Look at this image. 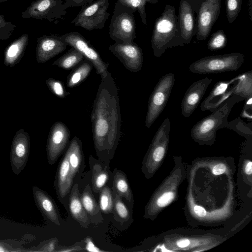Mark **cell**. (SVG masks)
I'll list each match as a JSON object with an SVG mask.
<instances>
[{"instance_id": "cell-1", "label": "cell", "mask_w": 252, "mask_h": 252, "mask_svg": "<svg viewBox=\"0 0 252 252\" xmlns=\"http://www.w3.org/2000/svg\"><path fill=\"white\" fill-rule=\"evenodd\" d=\"M118 89L109 72L101 80L91 114L94 147L98 158H113L122 135Z\"/></svg>"}, {"instance_id": "cell-2", "label": "cell", "mask_w": 252, "mask_h": 252, "mask_svg": "<svg viewBox=\"0 0 252 252\" xmlns=\"http://www.w3.org/2000/svg\"><path fill=\"white\" fill-rule=\"evenodd\" d=\"M184 45L175 7L166 4L155 23L151 38L154 55L159 57L167 48Z\"/></svg>"}, {"instance_id": "cell-3", "label": "cell", "mask_w": 252, "mask_h": 252, "mask_svg": "<svg viewBox=\"0 0 252 252\" xmlns=\"http://www.w3.org/2000/svg\"><path fill=\"white\" fill-rule=\"evenodd\" d=\"M245 99L237 95H233L226 99L210 115L199 121L192 127V137L201 142L213 140L218 130L228 127L227 119L233 106Z\"/></svg>"}, {"instance_id": "cell-4", "label": "cell", "mask_w": 252, "mask_h": 252, "mask_svg": "<svg viewBox=\"0 0 252 252\" xmlns=\"http://www.w3.org/2000/svg\"><path fill=\"white\" fill-rule=\"evenodd\" d=\"M134 11L116 2L110 20L109 34L117 43H132L136 37Z\"/></svg>"}, {"instance_id": "cell-5", "label": "cell", "mask_w": 252, "mask_h": 252, "mask_svg": "<svg viewBox=\"0 0 252 252\" xmlns=\"http://www.w3.org/2000/svg\"><path fill=\"white\" fill-rule=\"evenodd\" d=\"M244 56L239 52L203 57L189 66L190 72L198 74H215L236 71L244 63Z\"/></svg>"}, {"instance_id": "cell-6", "label": "cell", "mask_w": 252, "mask_h": 252, "mask_svg": "<svg viewBox=\"0 0 252 252\" xmlns=\"http://www.w3.org/2000/svg\"><path fill=\"white\" fill-rule=\"evenodd\" d=\"M109 0H96L83 5L71 23L88 30L102 29L110 16Z\"/></svg>"}, {"instance_id": "cell-7", "label": "cell", "mask_w": 252, "mask_h": 252, "mask_svg": "<svg viewBox=\"0 0 252 252\" xmlns=\"http://www.w3.org/2000/svg\"><path fill=\"white\" fill-rule=\"evenodd\" d=\"M174 82V74L169 73L162 76L155 86L148 101L145 120V126L147 128L151 127L165 107Z\"/></svg>"}, {"instance_id": "cell-8", "label": "cell", "mask_w": 252, "mask_h": 252, "mask_svg": "<svg viewBox=\"0 0 252 252\" xmlns=\"http://www.w3.org/2000/svg\"><path fill=\"white\" fill-rule=\"evenodd\" d=\"M68 45L78 50L84 57L94 66L97 74L103 79L109 72V64L105 63L97 51L82 35L77 32H71L60 35Z\"/></svg>"}, {"instance_id": "cell-9", "label": "cell", "mask_w": 252, "mask_h": 252, "mask_svg": "<svg viewBox=\"0 0 252 252\" xmlns=\"http://www.w3.org/2000/svg\"><path fill=\"white\" fill-rule=\"evenodd\" d=\"M66 9L62 0H35L22 13V17L57 23L64 19Z\"/></svg>"}, {"instance_id": "cell-10", "label": "cell", "mask_w": 252, "mask_h": 252, "mask_svg": "<svg viewBox=\"0 0 252 252\" xmlns=\"http://www.w3.org/2000/svg\"><path fill=\"white\" fill-rule=\"evenodd\" d=\"M221 0H204L197 14V40H206L220 12Z\"/></svg>"}, {"instance_id": "cell-11", "label": "cell", "mask_w": 252, "mask_h": 252, "mask_svg": "<svg viewBox=\"0 0 252 252\" xmlns=\"http://www.w3.org/2000/svg\"><path fill=\"white\" fill-rule=\"evenodd\" d=\"M70 132L62 122H56L52 126L47 142L46 153L48 163L54 164L68 144Z\"/></svg>"}, {"instance_id": "cell-12", "label": "cell", "mask_w": 252, "mask_h": 252, "mask_svg": "<svg viewBox=\"0 0 252 252\" xmlns=\"http://www.w3.org/2000/svg\"><path fill=\"white\" fill-rule=\"evenodd\" d=\"M108 49L127 70L133 72L141 70L143 65V52L141 48L134 42L115 43L110 45Z\"/></svg>"}, {"instance_id": "cell-13", "label": "cell", "mask_w": 252, "mask_h": 252, "mask_svg": "<svg viewBox=\"0 0 252 252\" xmlns=\"http://www.w3.org/2000/svg\"><path fill=\"white\" fill-rule=\"evenodd\" d=\"M30 149V136L21 128L16 132L13 137L10 151L11 166L15 175H19L26 166Z\"/></svg>"}, {"instance_id": "cell-14", "label": "cell", "mask_w": 252, "mask_h": 252, "mask_svg": "<svg viewBox=\"0 0 252 252\" xmlns=\"http://www.w3.org/2000/svg\"><path fill=\"white\" fill-rule=\"evenodd\" d=\"M68 44L60 35H44L37 39L36 58L38 63H44L66 49Z\"/></svg>"}, {"instance_id": "cell-15", "label": "cell", "mask_w": 252, "mask_h": 252, "mask_svg": "<svg viewBox=\"0 0 252 252\" xmlns=\"http://www.w3.org/2000/svg\"><path fill=\"white\" fill-rule=\"evenodd\" d=\"M212 79L208 77L193 83L187 90L181 103L182 114L189 117L199 104Z\"/></svg>"}, {"instance_id": "cell-16", "label": "cell", "mask_w": 252, "mask_h": 252, "mask_svg": "<svg viewBox=\"0 0 252 252\" xmlns=\"http://www.w3.org/2000/svg\"><path fill=\"white\" fill-rule=\"evenodd\" d=\"M184 44L190 43L197 32L194 11L189 0H181L177 17Z\"/></svg>"}, {"instance_id": "cell-17", "label": "cell", "mask_w": 252, "mask_h": 252, "mask_svg": "<svg viewBox=\"0 0 252 252\" xmlns=\"http://www.w3.org/2000/svg\"><path fill=\"white\" fill-rule=\"evenodd\" d=\"M235 80L234 78L229 81H219L216 83L208 96L202 102L201 110L212 112L226 99L234 95Z\"/></svg>"}, {"instance_id": "cell-18", "label": "cell", "mask_w": 252, "mask_h": 252, "mask_svg": "<svg viewBox=\"0 0 252 252\" xmlns=\"http://www.w3.org/2000/svg\"><path fill=\"white\" fill-rule=\"evenodd\" d=\"M73 180L67 155L65 153L59 164L54 182L58 199L64 205H65L66 198L70 194Z\"/></svg>"}, {"instance_id": "cell-19", "label": "cell", "mask_w": 252, "mask_h": 252, "mask_svg": "<svg viewBox=\"0 0 252 252\" xmlns=\"http://www.w3.org/2000/svg\"><path fill=\"white\" fill-rule=\"evenodd\" d=\"M32 194L35 204L42 215L52 223L60 226V215L53 199L36 186L32 187Z\"/></svg>"}, {"instance_id": "cell-20", "label": "cell", "mask_w": 252, "mask_h": 252, "mask_svg": "<svg viewBox=\"0 0 252 252\" xmlns=\"http://www.w3.org/2000/svg\"><path fill=\"white\" fill-rule=\"evenodd\" d=\"M89 164L92 172V190L99 193L107 185L112 173L110 170L109 162L95 159L92 155L89 157Z\"/></svg>"}, {"instance_id": "cell-21", "label": "cell", "mask_w": 252, "mask_h": 252, "mask_svg": "<svg viewBox=\"0 0 252 252\" xmlns=\"http://www.w3.org/2000/svg\"><path fill=\"white\" fill-rule=\"evenodd\" d=\"M68 207L72 218L78 222L82 227L87 228L91 223V221L83 205L77 183L72 186L71 189Z\"/></svg>"}, {"instance_id": "cell-22", "label": "cell", "mask_w": 252, "mask_h": 252, "mask_svg": "<svg viewBox=\"0 0 252 252\" xmlns=\"http://www.w3.org/2000/svg\"><path fill=\"white\" fill-rule=\"evenodd\" d=\"M67 155L70 171L73 178L81 175L84 168V158L82 142L74 136L69 143L65 152Z\"/></svg>"}, {"instance_id": "cell-23", "label": "cell", "mask_w": 252, "mask_h": 252, "mask_svg": "<svg viewBox=\"0 0 252 252\" xmlns=\"http://www.w3.org/2000/svg\"><path fill=\"white\" fill-rule=\"evenodd\" d=\"M29 41V35L23 34L10 43L6 48L4 56V63L12 67L22 58Z\"/></svg>"}, {"instance_id": "cell-24", "label": "cell", "mask_w": 252, "mask_h": 252, "mask_svg": "<svg viewBox=\"0 0 252 252\" xmlns=\"http://www.w3.org/2000/svg\"><path fill=\"white\" fill-rule=\"evenodd\" d=\"M81 199L84 209L90 218L91 223L98 225L102 223L104 219L99 205L89 185H87L85 187L81 194Z\"/></svg>"}, {"instance_id": "cell-25", "label": "cell", "mask_w": 252, "mask_h": 252, "mask_svg": "<svg viewBox=\"0 0 252 252\" xmlns=\"http://www.w3.org/2000/svg\"><path fill=\"white\" fill-rule=\"evenodd\" d=\"M112 191L129 202L133 200L132 192L126 174L116 168L112 173Z\"/></svg>"}, {"instance_id": "cell-26", "label": "cell", "mask_w": 252, "mask_h": 252, "mask_svg": "<svg viewBox=\"0 0 252 252\" xmlns=\"http://www.w3.org/2000/svg\"><path fill=\"white\" fill-rule=\"evenodd\" d=\"M92 64L86 60L72 70L67 78L66 85L68 88H73L80 85L90 75Z\"/></svg>"}, {"instance_id": "cell-27", "label": "cell", "mask_w": 252, "mask_h": 252, "mask_svg": "<svg viewBox=\"0 0 252 252\" xmlns=\"http://www.w3.org/2000/svg\"><path fill=\"white\" fill-rule=\"evenodd\" d=\"M234 95L245 99L252 96V72L250 71L235 77Z\"/></svg>"}, {"instance_id": "cell-28", "label": "cell", "mask_w": 252, "mask_h": 252, "mask_svg": "<svg viewBox=\"0 0 252 252\" xmlns=\"http://www.w3.org/2000/svg\"><path fill=\"white\" fill-rule=\"evenodd\" d=\"M84 58L78 50L71 47L65 54L56 60L53 65L65 70H69L79 64Z\"/></svg>"}, {"instance_id": "cell-29", "label": "cell", "mask_w": 252, "mask_h": 252, "mask_svg": "<svg viewBox=\"0 0 252 252\" xmlns=\"http://www.w3.org/2000/svg\"><path fill=\"white\" fill-rule=\"evenodd\" d=\"M112 194L114 218L116 221L123 225L125 222L130 220V211L120 196L113 191H112Z\"/></svg>"}, {"instance_id": "cell-30", "label": "cell", "mask_w": 252, "mask_h": 252, "mask_svg": "<svg viewBox=\"0 0 252 252\" xmlns=\"http://www.w3.org/2000/svg\"><path fill=\"white\" fill-rule=\"evenodd\" d=\"M117 2L132 9L134 12L137 11L140 16L142 24L147 25L145 6L147 3L156 4L158 0H117Z\"/></svg>"}, {"instance_id": "cell-31", "label": "cell", "mask_w": 252, "mask_h": 252, "mask_svg": "<svg viewBox=\"0 0 252 252\" xmlns=\"http://www.w3.org/2000/svg\"><path fill=\"white\" fill-rule=\"evenodd\" d=\"M99 206L101 213L109 214L113 213V196L112 189L106 185L99 192Z\"/></svg>"}, {"instance_id": "cell-32", "label": "cell", "mask_w": 252, "mask_h": 252, "mask_svg": "<svg viewBox=\"0 0 252 252\" xmlns=\"http://www.w3.org/2000/svg\"><path fill=\"white\" fill-rule=\"evenodd\" d=\"M227 41V37L224 31L218 30L212 35L207 43V48L212 51H218L225 47Z\"/></svg>"}, {"instance_id": "cell-33", "label": "cell", "mask_w": 252, "mask_h": 252, "mask_svg": "<svg viewBox=\"0 0 252 252\" xmlns=\"http://www.w3.org/2000/svg\"><path fill=\"white\" fill-rule=\"evenodd\" d=\"M45 83L51 92L60 98H64L70 94L67 92L62 82L50 77L46 79Z\"/></svg>"}, {"instance_id": "cell-34", "label": "cell", "mask_w": 252, "mask_h": 252, "mask_svg": "<svg viewBox=\"0 0 252 252\" xmlns=\"http://www.w3.org/2000/svg\"><path fill=\"white\" fill-rule=\"evenodd\" d=\"M242 0H225L226 16L228 22L233 23L241 8Z\"/></svg>"}, {"instance_id": "cell-35", "label": "cell", "mask_w": 252, "mask_h": 252, "mask_svg": "<svg viewBox=\"0 0 252 252\" xmlns=\"http://www.w3.org/2000/svg\"><path fill=\"white\" fill-rule=\"evenodd\" d=\"M16 27L15 25L6 21L4 15L0 14V39L5 40L9 38Z\"/></svg>"}, {"instance_id": "cell-36", "label": "cell", "mask_w": 252, "mask_h": 252, "mask_svg": "<svg viewBox=\"0 0 252 252\" xmlns=\"http://www.w3.org/2000/svg\"><path fill=\"white\" fill-rule=\"evenodd\" d=\"M58 239L57 238H52L48 240L40 245L37 251L52 252H56L58 248Z\"/></svg>"}, {"instance_id": "cell-37", "label": "cell", "mask_w": 252, "mask_h": 252, "mask_svg": "<svg viewBox=\"0 0 252 252\" xmlns=\"http://www.w3.org/2000/svg\"><path fill=\"white\" fill-rule=\"evenodd\" d=\"M154 140L156 142L157 145L153 150L152 153L153 158L155 161H159L162 159L165 154V149L164 145L162 144H158L157 139L155 136Z\"/></svg>"}, {"instance_id": "cell-38", "label": "cell", "mask_w": 252, "mask_h": 252, "mask_svg": "<svg viewBox=\"0 0 252 252\" xmlns=\"http://www.w3.org/2000/svg\"><path fill=\"white\" fill-rule=\"evenodd\" d=\"M174 198V194L172 192H167L163 193L157 200L158 205L160 207H163L169 204Z\"/></svg>"}, {"instance_id": "cell-39", "label": "cell", "mask_w": 252, "mask_h": 252, "mask_svg": "<svg viewBox=\"0 0 252 252\" xmlns=\"http://www.w3.org/2000/svg\"><path fill=\"white\" fill-rule=\"evenodd\" d=\"M94 0H65L63 4L66 9L71 7H80L89 4Z\"/></svg>"}, {"instance_id": "cell-40", "label": "cell", "mask_w": 252, "mask_h": 252, "mask_svg": "<svg viewBox=\"0 0 252 252\" xmlns=\"http://www.w3.org/2000/svg\"><path fill=\"white\" fill-rule=\"evenodd\" d=\"M85 243V249L90 252H104L96 247L91 238L88 237L84 240Z\"/></svg>"}, {"instance_id": "cell-41", "label": "cell", "mask_w": 252, "mask_h": 252, "mask_svg": "<svg viewBox=\"0 0 252 252\" xmlns=\"http://www.w3.org/2000/svg\"><path fill=\"white\" fill-rule=\"evenodd\" d=\"M56 252H75L82 250L83 249L80 246H73L70 247H62L61 246V248H57Z\"/></svg>"}, {"instance_id": "cell-42", "label": "cell", "mask_w": 252, "mask_h": 252, "mask_svg": "<svg viewBox=\"0 0 252 252\" xmlns=\"http://www.w3.org/2000/svg\"><path fill=\"white\" fill-rule=\"evenodd\" d=\"M226 170V166L223 163L216 165L213 168V173L215 175H220L223 173Z\"/></svg>"}, {"instance_id": "cell-43", "label": "cell", "mask_w": 252, "mask_h": 252, "mask_svg": "<svg viewBox=\"0 0 252 252\" xmlns=\"http://www.w3.org/2000/svg\"><path fill=\"white\" fill-rule=\"evenodd\" d=\"M9 244L0 241V252H15V250Z\"/></svg>"}, {"instance_id": "cell-44", "label": "cell", "mask_w": 252, "mask_h": 252, "mask_svg": "<svg viewBox=\"0 0 252 252\" xmlns=\"http://www.w3.org/2000/svg\"><path fill=\"white\" fill-rule=\"evenodd\" d=\"M194 213L199 217H203L206 215V210L202 207L199 206H195L194 208Z\"/></svg>"}, {"instance_id": "cell-45", "label": "cell", "mask_w": 252, "mask_h": 252, "mask_svg": "<svg viewBox=\"0 0 252 252\" xmlns=\"http://www.w3.org/2000/svg\"><path fill=\"white\" fill-rule=\"evenodd\" d=\"M203 0H189L194 12L197 13L200 5Z\"/></svg>"}, {"instance_id": "cell-46", "label": "cell", "mask_w": 252, "mask_h": 252, "mask_svg": "<svg viewBox=\"0 0 252 252\" xmlns=\"http://www.w3.org/2000/svg\"><path fill=\"white\" fill-rule=\"evenodd\" d=\"M189 244V241L188 239H183L178 241L177 243V246L180 248L187 247Z\"/></svg>"}, {"instance_id": "cell-47", "label": "cell", "mask_w": 252, "mask_h": 252, "mask_svg": "<svg viewBox=\"0 0 252 252\" xmlns=\"http://www.w3.org/2000/svg\"><path fill=\"white\" fill-rule=\"evenodd\" d=\"M245 172L247 174L251 175L252 173V162H249L245 167Z\"/></svg>"}, {"instance_id": "cell-48", "label": "cell", "mask_w": 252, "mask_h": 252, "mask_svg": "<svg viewBox=\"0 0 252 252\" xmlns=\"http://www.w3.org/2000/svg\"><path fill=\"white\" fill-rule=\"evenodd\" d=\"M8 0H0V2H4V1H6Z\"/></svg>"}]
</instances>
